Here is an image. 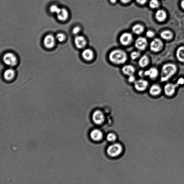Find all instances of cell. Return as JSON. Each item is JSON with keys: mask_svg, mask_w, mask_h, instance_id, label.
<instances>
[{"mask_svg": "<svg viewBox=\"0 0 184 184\" xmlns=\"http://www.w3.org/2000/svg\"><path fill=\"white\" fill-rule=\"evenodd\" d=\"M177 71V68L175 64L172 63L164 64L161 70V81L164 82L168 81L176 73Z\"/></svg>", "mask_w": 184, "mask_h": 184, "instance_id": "obj_1", "label": "cell"}, {"mask_svg": "<svg viewBox=\"0 0 184 184\" xmlns=\"http://www.w3.org/2000/svg\"><path fill=\"white\" fill-rule=\"evenodd\" d=\"M110 61L116 64H123L127 61V56L126 52L120 49H116L110 52Z\"/></svg>", "mask_w": 184, "mask_h": 184, "instance_id": "obj_2", "label": "cell"}, {"mask_svg": "<svg viewBox=\"0 0 184 184\" xmlns=\"http://www.w3.org/2000/svg\"><path fill=\"white\" fill-rule=\"evenodd\" d=\"M184 84V78L182 77L180 78L176 83L174 84L173 83H167L164 87L165 94L168 97H171L175 92L176 88L180 85Z\"/></svg>", "mask_w": 184, "mask_h": 184, "instance_id": "obj_3", "label": "cell"}, {"mask_svg": "<svg viewBox=\"0 0 184 184\" xmlns=\"http://www.w3.org/2000/svg\"><path fill=\"white\" fill-rule=\"evenodd\" d=\"M3 61L7 65L11 67L15 66L17 63V59L15 54L12 52H7L3 56Z\"/></svg>", "mask_w": 184, "mask_h": 184, "instance_id": "obj_4", "label": "cell"}, {"mask_svg": "<svg viewBox=\"0 0 184 184\" xmlns=\"http://www.w3.org/2000/svg\"><path fill=\"white\" fill-rule=\"evenodd\" d=\"M122 151V147L119 144H115L109 146L107 149V154L112 157L119 156Z\"/></svg>", "mask_w": 184, "mask_h": 184, "instance_id": "obj_5", "label": "cell"}, {"mask_svg": "<svg viewBox=\"0 0 184 184\" xmlns=\"http://www.w3.org/2000/svg\"><path fill=\"white\" fill-rule=\"evenodd\" d=\"M163 46V42L157 38L152 40L150 44V48L151 51L154 52L161 51Z\"/></svg>", "mask_w": 184, "mask_h": 184, "instance_id": "obj_6", "label": "cell"}, {"mask_svg": "<svg viewBox=\"0 0 184 184\" xmlns=\"http://www.w3.org/2000/svg\"><path fill=\"white\" fill-rule=\"evenodd\" d=\"M148 42L145 38L140 37L136 39L135 42V46L136 48L141 51H144L147 48Z\"/></svg>", "mask_w": 184, "mask_h": 184, "instance_id": "obj_7", "label": "cell"}, {"mask_svg": "<svg viewBox=\"0 0 184 184\" xmlns=\"http://www.w3.org/2000/svg\"><path fill=\"white\" fill-rule=\"evenodd\" d=\"M56 39L53 35H47L45 37L44 39V46L47 48H53L56 44Z\"/></svg>", "mask_w": 184, "mask_h": 184, "instance_id": "obj_8", "label": "cell"}, {"mask_svg": "<svg viewBox=\"0 0 184 184\" xmlns=\"http://www.w3.org/2000/svg\"><path fill=\"white\" fill-rule=\"evenodd\" d=\"M119 40L122 45L124 46H127L132 42L133 37L132 34L130 33H124L121 35Z\"/></svg>", "mask_w": 184, "mask_h": 184, "instance_id": "obj_9", "label": "cell"}, {"mask_svg": "<svg viewBox=\"0 0 184 184\" xmlns=\"http://www.w3.org/2000/svg\"><path fill=\"white\" fill-rule=\"evenodd\" d=\"M92 119L94 123L97 125H101L105 120L104 114L100 111H95L93 114Z\"/></svg>", "mask_w": 184, "mask_h": 184, "instance_id": "obj_10", "label": "cell"}, {"mask_svg": "<svg viewBox=\"0 0 184 184\" xmlns=\"http://www.w3.org/2000/svg\"><path fill=\"white\" fill-rule=\"evenodd\" d=\"M149 83L146 80L140 79L135 81L134 86L135 89L138 91L143 92L147 89Z\"/></svg>", "mask_w": 184, "mask_h": 184, "instance_id": "obj_11", "label": "cell"}, {"mask_svg": "<svg viewBox=\"0 0 184 184\" xmlns=\"http://www.w3.org/2000/svg\"><path fill=\"white\" fill-rule=\"evenodd\" d=\"M75 43L77 48L82 49L86 47L87 41L85 38L82 36H77L75 38Z\"/></svg>", "mask_w": 184, "mask_h": 184, "instance_id": "obj_12", "label": "cell"}, {"mask_svg": "<svg viewBox=\"0 0 184 184\" xmlns=\"http://www.w3.org/2000/svg\"><path fill=\"white\" fill-rule=\"evenodd\" d=\"M57 18L61 21H66L68 17V12L67 10L64 8L60 9L58 13H57Z\"/></svg>", "mask_w": 184, "mask_h": 184, "instance_id": "obj_13", "label": "cell"}, {"mask_svg": "<svg viewBox=\"0 0 184 184\" xmlns=\"http://www.w3.org/2000/svg\"><path fill=\"white\" fill-rule=\"evenodd\" d=\"M90 137L92 140L98 142L102 140L103 137V134L100 130L95 129L91 133Z\"/></svg>", "mask_w": 184, "mask_h": 184, "instance_id": "obj_14", "label": "cell"}, {"mask_svg": "<svg viewBox=\"0 0 184 184\" xmlns=\"http://www.w3.org/2000/svg\"><path fill=\"white\" fill-rule=\"evenodd\" d=\"M145 76L149 77L152 79L156 78L158 75V71L156 68L152 67L144 71Z\"/></svg>", "mask_w": 184, "mask_h": 184, "instance_id": "obj_15", "label": "cell"}, {"mask_svg": "<svg viewBox=\"0 0 184 184\" xmlns=\"http://www.w3.org/2000/svg\"><path fill=\"white\" fill-rule=\"evenodd\" d=\"M82 56L86 61H92L94 57V52L91 49H86L82 52Z\"/></svg>", "mask_w": 184, "mask_h": 184, "instance_id": "obj_16", "label": "cell"}, {"mask_svg": "<svg viewBox=\"0 0 184 184\" xmlns=\"http://www.w3.org/2000/svg\"><path fill=\"white\" fill-rule=\"evenodd\" d=\"M155 18L159 22H163L166 20L167 18V14L166 12L162 9H160L157 11L155 13Z\"/></svg>", "mask_w": 184, "mask_h": 184, "instance_id": "obj_17", "label": "cell"}, {"mask_svg": "<svg viewBox=\"0 0 184 184\" xmlns=\"http://www.w3.org/2000/svg\"><path fill=\"white\" fill-rule=\"evenodd\" d=\"M122 71L125 75L130 76L133 75L135 72V69L132 66L127 65L123 67Z\"/></svg>", "mask_w": 184, "mask_h": 184, "instance_id": "obj_18", "label": "cell"}, {"mask_svg": "<svg viewBox=\"0 0 184 184\" xmlns=\"http://www.w3.org/2000/svg\"><path fill=\"white\" fill-rule=\"evenodd\" d=\"M15 71L12 68H8L4 71V77L5 79L7 81L13 80L15 77Z\"/></svg>", "mask_w": 184, "mask_h": 184, "instance_id": "obj_19", "label": "cell"}, {"mask_svg": "<svg viewBox=\"0 0 184 184\" xmlns=\"http://www.w3.org/2000/svg\"><path fill=\"white\" fill-rule=\"evenodd\" d=\"M162 89L159 86L154 85L152 86L149 90L150 94L152 96H156L161 94Z\"/></svg>", "mask_w": 184, "mask_h": 184, "instance_id": "obj_20", "label": "cell"}, {"mask_svg": "<svg viewBox=\"0 0 184 184\" xmlns=\"http://www.w3.org/2000/svg\"><path fill=\"white\" fill-rule=\"evenodd\" d=\"M176 56L178 60L181 62L184 63V47H178L176 52Z\"/></svg>", "mask_w": 184, "mask_h": 184, "instance_id": "obj_21", "label": "cell"}, {"mask_svg": "<svg viewBox=\"0 0 184 184\" xmlns=\"http://www.w3.org/2000/svg\"><path fill=\"white\" fill-rule=\"evenodd\" d=\"M161 37L162 39L166 40H169L172 39L173 34L171 31L165 30L161 33Z\"/></svg>", "mask_w": 184, "mask_h": 184, "instance_id": "obj_22", "label": "cell"}, {"mask_svg": "<svg viewBox=\"0 0 184 184\" xmlns=\"http://www.w3.org/2000/svg\"><path fill=\"white\" fill-rule=\"evenodd\" d=\"M149 63V59L146 55L142 56L138 61V64L142 67H145L148 65Z\"/></svg>", "mask_w": 184, "mask_h": 184, "instance_id": "obj_23", "label": "cell"}, {"mask_svg": "<svg viewBox=\"0 0 184 184\" xmlns=\"http://www.w3.org/2000/svg\"><path fill=\"white\" fill-rule=\"evenodd\" d=\"M144 26L140 24H137L134 26L132 28L133 32L136 35H140L144 32Z\"/></svg>", "mask_w": 184, "mask_h": 184, "instance_id": "obj_24", "label": "cell"}, {"mask_svg": "<svg viewBox=\"0 0 184 184\" xmlns=\"http://www.w3.org/2000/svg\"><path fill=\"white\" fill-rule=\"evenodd\" d=\"M159 5V2L157 0H151L149 2V6L152 9L158 8Z\"/></svg>", "mask_w": 184, "mask_h": 184, "instance_id": "obj_25", "label": "cell"}, {"mask_svg": "<svg viewBox=\"0 0 184 184\" xmlns=\"http://www.w3.org/2000/svg\"><path fill=\"white\" fill-rule=\"evenodd\" d=\"M65 35L62 33H59L57 34L56 36V39L60 42H62L64 41L66 39Z\"/></svg>", "mask_w": 184, "mask_h": 184, "instance_id": "obj_26", "label": "cell"}, {"mask_svg": "<svg viewBox=\"0 0 184 184\" xmlns=\"http://www.w3.org/2000/svg\"><path fill=\"white\" fill-rule=\"evenodd\" d=\"M61 8L56 5H53L50 7V11L52 13H58Z\"/></svg>", "mask_w": 184, "mask_h": 184, "instance_id": "obj_27", "label": "cell"}, {"mask_svg": "<svg viewBox=\"0 0 184 184\" xmlns=\"http://www.w3.org/2000/svg\"><path fill=\"white\" fill-rule=\"evenodd\" d=\"M140 56V52H138L134 51L131 54V58L133 60L137 59Z\"/></svg>", "mask_w": 184, "mask_h": 184, "instance_id": "obj_28", "label": "cell"}, {"mask_svg": "<svg viewBox=\"0 0 184 184\" xmlns=\"http://www.w3.org/2000/svg\"><path fill=\"white\" fill-rule=\"evenodd\" d=\"M107 139L109 142H114L116 139L115 135L113 133H110L107 136Z\"/></svg>", "mask_w": 184, "mask_h": 184, "instance_id": "obj_29", "label": "cell"}, {"mask_svg": "<svg viewBox=\"0 0 184 184\" xmlns=\"http://www.w3.org/2000/svg\"><path fill=\"white\" fill-rule=\"evenodd\" d=\"M155 33L153 32L151 30L147 31L146 32L147 37L149 38H152L155 36Z\"/></svg>", "mask_w": 184, "mask_h": 184, "instance_id": "obj_30", "label": "cell"}, {"mask_svg": "<svg viewBox=\"0 0 184 184\" xmlns=\"http://www.w3.org/2000/svg\"><path fill=\"white\" fill-rule=\"evenodd\" d=\"M81 28L78 26H76L73 28L72 30V33L75 35L78 34L80 32Z\"/></svg>", "mask_w": 184, "mask_h": 184, "instance_id": "obj_31", "label": "cell"}, {"mask_svg": "<svg viewBox=\"0 0 184 184\" xmlns=\"http://www.w3.org/2000/svg\"><path fill=\"white\" fill-rule=\"evenodd\" d=\"M128 81L130 83L135 82V76L133 75L129 76Z\"/></svg>", "mask_w": 184, "mask_h": 184, "instance_id": "obj_32", "label": "cell"}, {"mask_svg": "<svg viewBox=\"0 0 184 184\" xmlns=\"http://www.w3.org/2000/svg\"><path fill=\"white\" fill-rule=\"evenodd\" d=\"M137 3L140 4H144L146 3L147 0H136Z\"/></svg>", "mask_w": 184, "mask_h": 184, "instance_id": "obj_33", "label": "cell"}, {"mask_svg": "<svg viewBox=\"0 0 184 184\" xmlns=\"http://www.w3.org/2000/svg\"><path fill=\"white\" fill-rule=\"evenodd\" d=\"M138 75H139L141 77H144V76H145L144 72L142 71H141L139 72V73H138Z\"/></svg>", "mask_w": 184, "mask_h": 184, "instance_id": "obj_34", "label": "cell"}, {"mask_svg": "<svg viewBox=\"0 0 184 184\" xmlns=\"http://www.w3.org/2000/svg\"><path fill=\"white\" fill-rule=\"evenodd\" d=\"M131 0H121V1L124 3H126L130 2Z\"/></svg>", "mask_w": 184, "mask_h": 184, "instance_id": "obj_35", "label": "cell"}, {"mask_svg": "<svg viewBox=\"0 0 184 184\" xmlns=\"http://www.w3.org/2000/svg\"><path fill=\"white\" fill-rule=\"evenodd\" d=\"M181 7L184 9V0H182L181 2Z\"/></svg>", "mask_w": 184, "mask_h": 184, "instance_id": "obj_36", "label": "cell"}, {"mask_svg": "<svg viewBox=\"0 0 184 184\" xmlns=\"http://www.w3.org/2000/svg\"><path fill=\"white\" fill-rule=\"evenodd\" d=\"M110 1L111 2V3H116L117 0H110Z\"/></svg>", "mask_w": 184, "mask_h": 184, "instance_id": "obj_37", "label": "cell"}]
</instances>
